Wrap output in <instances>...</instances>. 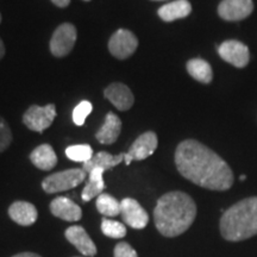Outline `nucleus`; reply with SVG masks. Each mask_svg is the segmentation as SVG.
I'll use <instances>...</instances> for the list:
<instances>
[{
  "instance_id": "1a4fd4ad",
  "label": "nucleus",
  "mask_w": 257,
  "mask_h": 257,
  "mask_svg": "<svg viewBox=\"0 0 257 257\" xmlns=\"http://www.w3.org/2000/svg\"><path fill=\"white\" fill-rule=\"evenodd\" d=\"M221 59L237 68H244L249 63V48L239 41H225L218 48Z\"/></svg>"
},
{
  "instance_id": "0eeeda50",
  "label": "nucleus",
  "mask_w": 257,
  "mask_h": 257,
  "mask_svg": "<svg viewBox=\"0 0 257 257\" xmlns=\"http://www.w3.org/2000/svg\"><path fill=\"white\" fill-rule=\"evenodd\" d=\"M138 40L131 31L119 29L115 31L108 42V50L114 57L124 60L130 57L136 51Z\"/></svg>"
},
{
  "instance_id": "f257e3e1",
  "label": "nucleus",
  "mask_w": 257,
  "mask_h": 257,
  "mask_svg": "<svg viewBox=\"0 0 257 257\" xmlns=\"http://www.w3.org/2000/svg\"><path fill=\"white\" fill-rule=\"evenodd\" d=\"M175 165L180 174L200 187L226 191L233 185V173L227 163L194 140L179 144L175 152Z\"/></svg>"
},
{
  "instance_id": "c85d7f7f",
  "label": "nucleus",
  "mask_w": 257,
  "mask_h": 257,
  "mask_svg": "<svg viewBox=\"0 0 257 257\" xmlns=\"http://www.w3.org/2000/svg\"><path fill=\"white\" fill-rule=\"evenodd\" d=\"M12 257H41L40 255L34 252H22V253H17V255L12 256Z\"/></svg>"
},
{
  "instance_id": "f03ea898",
  "label": "nucleus",
  "mask_w": 257,
  "mask_h": 257,
  "mask_svg": "<svg viewBox=\"0 0 257 257\" xmlns=\"http://www.w3.org/2000/svg\"><path fill=\"white\" fill-rule=\"evenodd\" d=\"M197 217V205L184 192L162 195L154 210L156 229L166 237H176L189 229Z\"/></svg>"
},
{
  "instance_id": "4468645a",
  "label": "nucleus",
  "mask_w": 257,
  "mask_h": 257,
  "mask_svg": "<svg viewBox=\"0 0 257 257\" xmlns=\"http://www.w3.org/2000/svg\"><path fill=\"white\" fill-rule=\"evenodd\" d=\"M66 238L85 256H94L96 246L82 226L74 225L66 230Z\"/></svg>"
},
{
  "instance_id": "5701e85b",
  "label": "nucleus",
  "mask_w": 257,
  "mask_h": 257,
  "mask_svg": "<svg viewBox=\"0 0 257 257\" xmlns=\"http://www.w3.org/2000/svg\"><path fill=\"white\" fill-rule=\"evenodd\" d=\"M66 155L74 162H81L85 165L93 157V149L88 144H76L67 148Z\"/></svg>"
},
{
  "instance_id": "b1692460",
  "label": "nucleus",
  "mask_w": 257,
  "mask_h": 257,
  "mask_svg": "<svg viewBox=\"0 0 257 257\" xmlns=\"http://www.w3.org/2000/svg\"><path fill=\"white\" fill-rule=\"evenodd\" d=\"M101 231L105 236L111 237V238H123L126 234V227L124 224L119 221L111 220L105 218L101 223Z\"/></svg>"
},
{
  "instance_id": "9b49d317",
  "label": "nucleus",
  "mask_w": 257,
  "mask_h": 257,
  "mask_svg": "<svg viewBox=\"0 0 257 257\" xmlns=\"http://www.w3.org/2000/svg\"><path fill=\"white\" fill-rule=\"evenodd\" d=\"M253 11L252 0H223L218 6V14L225 21L245 19Z\"/></svg>"
},
{
  "instance_id": "423d86ee",
  "label": "nucleus",
  "mask_w": 257,
  "mask_h": 257,
  "mask_svg": "<svg viewBox=\"0 0 257 257\" xmlns=\"http://www.w3.org/2000/svg\"><path fill=\"white\" fill-rule=\"evenodd\" d=\"M76 41V29L73 24L64 23L54 32L50 41V51L54 56L63 57L72 51Z\"/></svg>"
},
{
  "instance_id": "6e6552de",
  "label": "nucleus",
  "mask_w": 257,
  "mask_h": 257,
  "mask_svg": "<svg viewBox=\"0 0 257 257\" xmlns=\"http://www.w3.org/2000/svg\"><path fill=\"white\" fill-rule=\"evenodd\" d=\"M157 148V136L153 131H148L141 135L130 147L127 153H125L124 162L128 166L133 161H142L152 156Z\"/></svg>"
},
{
  "instance_id": "7ed1b4c3",
  "label": "nucleus",
  "mask_w": 257,
  "mask_h": 257,
  "mask_svg": "<svg viewBox=\"0 0 257 257\" xmlns=\"http://www.w3.org/2000/svg\"><path fill=\"white\" fill-rule=\"evenodd\" d=\"M221 236L240 242L257 234V197L244 199L224 212L220 219Z\"/></svg>"
},
{
  "instance_id": "cd10ccee",
  "label": "nucleus",
  "mask_w": 257,
  "mask_h": 257,
  "mask_svg": "<svg viewBox=\"0 0 257 257\" xmlns=\"http://www.w3.org/2000/svg\"><path fill=\"white\" fill-rule=\"evenodd\" d=\"M51 2L56 6H59V8H67L69 5L70 0H51Z\"/></svg>"
},
{
  "instance_id": "2eb2a0df",
  "label": "nucleus",
  "mask_w": 257,
  "mask_h": 257,
  "mask_svg": "<svg viewBox=\"0 0 257 257\" xmlns=\"http://www.w3.org/2000/svg\"><path fill=\"white\" fill-rule=\"evenodd\" d=\"M9 216L17 224L29 226L37 220V208L30 202L16 201L9 208Z\"/></svg>"
},
{
  "instance_id": "dca6fc26",
  "label": "nucleus",
  "mask_w": 257,
  "mask_h": 257,
  "mask_svg": "<svg viewBox=\"0 0 257 257\" xmlns=\"http://www.w3.org/2000/svg\"><path fill=\"white\" fill-rule=\"evenodd\" d=\"M121 131V120L113 112L106 114L104 125L95 134V138L101 144H112L118 140Z\"/></svg>"
},
{
  "instance_id": "393cba45",
  "label": "nucleus",
  "mask_w": 257,
  "mask_h": 257,
  "mask_svg": "<svg viewBox=\"0 0 257 257\" xmlns=\"http://www.w3.org/2000/svg\"><path fill=\"white\" fill-rule=\"evenodd\" d=\"M93 110V106L89 101L83 100L80 102V104L74 108L73 111V121L78 126H82L85 124L86 118L91 114V112Z\"/></svg>"
},
{
  "instance_id": "c756f323",
  "label": "nucleus",
  "mask_w": 257,
  "mask_h": 257,
  "mask_svg": "<svg viewBox=\"0 0 257 257\" xmlns=\"http://www.w3.org/2000/svg\"><path fill=\"white\" fill-rule=\"evenodd\" d=\"M4 55H5V46H4V43H3L2 38H0V60L4 57Z\"/></svg>"
},
{
  "instance_id": "412c9836",
  "label": "nucleus",
  "mask_w": 257,
  "mask_h": 257,
  "mask_svg": "<svg viewBox=\"0 0 257 257\" xmlns=\"http://www.w3.org/2000/svg\"><path fill=\"white\" fill-rule=\"evenodd\" d=\"M187 72L192 78L202 83H210L213 79V72L210 63L202 59H193L187 62Z\"/></svg>"
},
{
  "instance_id": "7c9ffc66",
  "label": "nucleus",
  "mask_w": 257,
  "mask_h": 257,
  "mask_svg": "<svg viewBox=\"0 0 257 257\" xmlns=\"http://www.w3.org/2000/svg\"><path fill=\"white\" fill-rule=\"evenodd\" d=\"M245 178H246V176H245V175H240V178H239V180H240V181H244V180H245Z\"/></svg>"
},
{
  "instance_id": "473e14b6",
  "label": "nucleus",
  "mask_w": 257,
  "mask_h": 257,
  "mask_svg": "<svg viewBox=\"0 0 257 257\" xmlns=\"http://www.w3.org/2000/svg\"><path fill=\"white\" fill-rule=\"evenodd\" d=\"M86 2H88V0H86Z\"/></svg>"
},
{
  "instance_id": "6ab92c4d",
  "label": "nucleus",
  "mask_w": 257,
  "mask_h": 257,
  "mask_svg": "<svg viewBox=\"0 0 257 257\" xmlns=\"http://www.w3.org/2000/svg\"><path fill=\"white\" fill-rule=\"evenodd\" d=\"M105 169L102 168H94L88 173L89 178L87 185L85 186L82 191V200L83 201H89L93 198L99 197L101 194L102 191L105 188V182H104V175Z\"/></svg>"
},
{
  "instance_id": "4be33fe9",
  "label": "nucleus",
  "mask_w": 257,
  "mask_h": 257,
  "mask_svg": "<svg viewBox=\"0 0 257 257\" xmlns=\"http://www.w3.org/2000/svg\"><path fill=\"white\" fill-rule=\"evenodd\" d=\"M96 208L106 217H115L120 214V202L106 193H101L96 199Z\"/></svg>"
},
{
  "instance_id": "2f4dec72",
  "label": "nucleus",
  "mask_w": 257,
  "mask_h": 257,
  "mask_svg": "<svg viewBox=\"0 0 257 257\" xmlns=\"http://www.w3.org/2000/svg\"><path fill=\"white\" fill-rule=\"evenodd\" d=\"M0 22H2V15H0Z\"/></svg>"
},
{
  "instance_id": "9d476101",
  "label": "nucleus",
  "mask_w": 257,
  "mask_h": 257,
  "mask_svg": "<svg viewBox=\"0 0 257 257\" xmlns=\"http://www.w3.org/2000/svg\"><path fill=\"white\" fill-rule=\"evenodd\" d=\"M120 213L125 223L133 229L142 230L149 223L147 211L135 199L125 198L120 202Z\"/></svg>"
},
{
  "instance_id": "20e7f679",
  "label": "nucleus",
  "mask_w": 257,
  "mask_h": 257,
  "mask_svg": "<svg viewBox=\"0 0 257 257\" xmlns=\"http://www.w3.org/2000/svg\"><path fill=\"white\" fill-rule=\"evenodd\" d=\"M87 173L83 169H68L63 172L55 173L47 176L42 182V188L48 194H54V193L64 192L68 189L75 188L76 186L82 184L86 179Z\"/></svg>"
},
{
  "instance_id": "a211bd4d",
  "label": "nucleus",
  "mask_w": 257,
  "mask_h": 257,
  "mask_svg": "<svg viewBox=\"0 0 257 257\" xmlns=\"http://www.w3.org/2000/svg\"><path fill=\"white\" fill-rule=\"evenodd\" d=\"M31 162L41 170H50L56 166L57 156L49 144H42L37 147L30 155Z\"/></svg>"
},
{
  "instance_id": "aec40b11",
  "label": "nucleus",
  "mask_w": 257,
  "mask_h": 257,
  "mask_svg": "<svg viewBox=\"0 0 257 257\" xmlns=\"http://www.w3.org/2000/svg\"><path fill=\"white\" fill-rule=\"evenodd\" d=\"M124 159H125V153L114 156L106 152H100L96 154L95 156H93L87 163L83 165V170H85L86 173H89L94 168H102L107 170L119 165V163L123 162Z\"/></svg>"
},
{
  "instance_id": "bb28decb",
  "label": "nucleus",
  "mask_w": 257,
  "mask_h": 257,
  "mask_svg": "<svg viewBox=\"0 0 257 257\" xmlns=\"http://www.w3.org/2000/svg\"><path fill=\"white\" fill-rule=\"evenodd\" d=\"M114 257H138L137 252L130 244L120 242L114 248Z\"/></svg>"
},
{
  "instance_id": "ddd939ff",
  "label": "nucleus",
  "mask_w": 257,
  "mask_h": 257,
  "mask_svg": "<svg viewBox=\"0 0 257 257\" xmlns=\"http://www.w3.org/2000/svg\"><path fill=\"white\" fill-rule=\"evenodd\" d=\"M50 212L54 216L66 221L81 219L82 211L79 205L66 197H59L50 202Z\"/></svg>"
},
{
  "instance_id": "f3484780",
  "label": "nucleus",
  "mask_w": 257,
  "mask_h": 257,
  "mask_svg": "<svg viewBox=\"0 0 257 257\" xmlns=\"http://www.w3.org/2000/svg\"><path fill=\"white\" fill-rule=\"evenodd\" d=\"M191 12L192 6L188 0H176V2L163 5L159 10V16L162 21L173 22L176 19L187 17Z\"/></svg>"
},
{
  "instance_id": "f8f14e48",
  "label": "nucleus",
  "mask_w": 257,
  "mask_h": 257,
  "mask_svg": "<svg viewBox=\"0 0 257 257\" xmlns=\"http://www.w3.org/2000/svg\"><path fill=\"white\" fill-rule=\"evenodd\" d=\"M104 95L107 100H110L114 107L119 111H127L134 105V94L124 83L115 82L108 86L104 91Z\"/></svg>"
},
{
  "instance_id": "a878e982",
  "label": "nucleus",
  "mask_w": 257,
  "mask_h": 257,
  "mask_svg": "<svg viewBox=\"0 0 257 257\" xmlns=\"http://www.w3.org/2000/svg\"><path fill=\"white\" fill-rule=\"evenodd\" d=\"M12 142V133L4 118L0 117V153L9 148Z\"/></svg>"
},
{
  "instance_id": "39448f33",
  "label": "nucleus",
  "mask_w": 257,
  "mask_h": 257,
  "mask_svg": "<svg viewBox=\"0 0 257 257\" xmlns=\"http://www.w3.org/2000/svg\"><path fill=\"white\" fill-rule=\"evenodd\" d=\"M56 117V107L54 104L47 106L34 105L28 108L23 115V121L32 131L43 133L53 124Z\"/></svg>"
}]
</instances>
